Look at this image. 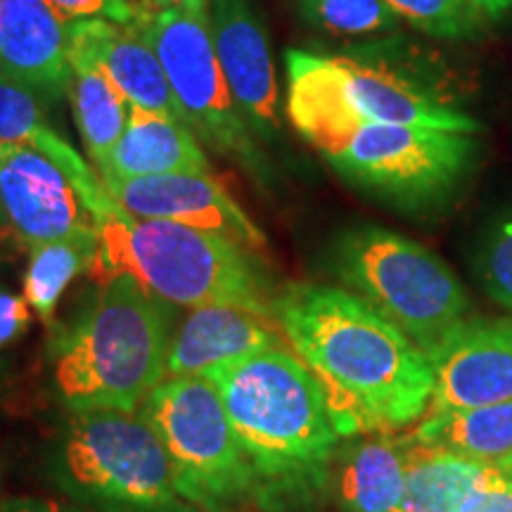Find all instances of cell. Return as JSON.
I'll use <instances>...</instances> for the list:
<instances>
[{"mask_svg": "<svg viewBox=\"0 0 512 512\" xmlns=\"http://www.w3.org/2000/svg\"><path fill=\"white\" fill-rule=\"evenodd\" d=\"M273 318L287 347L318 380L342 439L394 434L430 411V356L347 287H285L275 297Z\"/></svg>", "mask_w": 512, "mask_h": 512, "instance_id": "cell-1", "label": "cell"}, {"mask_svg": "<svg viewBox=\"0 0 512 512\" xmlns=\"http://www.w3.org/2000/svg\"><path fill=\"white\" fill-rule=\"evenodd\" d=\"M202 377L219 389L259 512H316L332 491L342 437L323 389L290 347H271Z\"/></svg>", "mask_w": 512, "mask_h": 512, "instance_id": "cell-2", "label": "cell"}, {"mask_svg": "<svg viewBox=\"0 0 512 512\" xmlns=\"http://www.w3.org/2000/svg\"><path fill=\"white\" fill-rule=\"evenodd\" d=\"M93 221L98 254L88 275L98 285L128 275L171 306H238L275 320L278 292L256 249L209 230L140 219L121 209L112 195Z\"/></svg>", "mask_w": 512, "mask_h": 512, "instance_id": "cell-3", "label": "cell"}, {"mask_svg": "<svg viewBox=\"0 0 512 512\" xmlns=\"http://www.w3.org/2000/svg\"><path fill=\"white\" fill-rule=\"evenodd\" d=\"M174 306L128 275L100 283L93 302L50 349V384L69 413L140 411L166 380Z\"/></svg>", "mask_w": 512, "mask_h": 512, "instance_id": "cell-4", "label": "cell"}, {"mask_svg": "<svg viewBox=\"0 0 512 512\" xmlns=\"http://www.w3.org/2000/svg\"><path fill=\"white\" fill-rule=\"evenodd\" d=\"M287 119L311 147L356 124H406L482 136L484 124L422 79L358 55L285 50Z\"/></svg>", "mask_w": 512, "mask_h": 512, "instance_id": "cell-5", "label": "cell"}, {"mask_svg": "<svg viewBox=\"0 0 512 512\" xmlns=\"http://www.w3.org/2000/svg\"><path fill=\"white\" fill-rule=\"evenodd\" d=\"M46 477L95 512H171L178 496L162 439L140 411L69 413L46 453Z\"/></svg>", "mask_w": 512, "mask_h": 512, "instance_id": "cell-6", "label": "cell"}, {"mask_svg": "<svg viewBox=\"0 0 512 512\" xmlns=\"http://www.w3.org/2000/svg\"><path fill=\"white\" fill-rule=\"evenodd\" d=\"M330 271L430 361L470 313L465 287L437 254L382 226L339 233L330 247Z\"/></svg>", "mask_w": 512, "mask_h": 512, "instance_id": "cell-7", "label": "cell"}, {"mask_svg": "<svg viewBox=\"0 0 512 512\" xmlns=\"http://www.w3.org/2000/svg\"><path fill=\"white\" fill-rule=\"evenodd\" d=\"M356 190L418 214L451 200L475 169L479 136L406 124H356L316 145Z\"/></svg>", "mask_w": 512, "mask_h": 512, "instance_id": "cell-8", "label": "cell"}, {"mask_svg": "<svg viewBox=\"0 0 512 512\" xmlns=\"http://www.w3.org/2000/svg\"><path fill=\"white\" fill-rule=\"evenodd\" d=\"M162 439L178 496L209 512L249 503V470L219 389L207 377H166L140 406Z\"/></svg>", "mask_w": 512, "mask_h": 512, "instance_id": "cell-9", "label": "cell"}, {"mask_svg": "<svg viewBox=\"0 0 512 512\" xmlns=\"http://www.w3.org/2000/svg\"><path fill=\"white\" fill-rule=\"evenodd\" d=\"M136 27L155 48L190 131L256 181H264L271 166L228 88L211 36L209 5L143 12Z\"/></svg>", "mask_w": 512, "mask_h": 512, "instance_id": "cell-10", "label": "cell"}, {"mask_svg": "<svg viewBox=\"0 0 512 512\" xmlns=\"http://www.w3.org/2000/svg\"><path fill=\"white\" fill-rule=\"evenodd\" d=\"M0 219L29 249L55 240L98 238L67 166L31 145H0Z\"/></svg>", "mask_w": 512, "mask_h": 512, "instance_id": "cell-11", "label": "cell"}, {"mask_svg": "<svg viewBox=\"0 0 512 512\" xmlns=\"http://www.w3.org/2000/svg\"><path fill=\"white\" fill-rule=\"evenodd\" d=\"M216 55L238 110L256 140L280 136V91L268 31L254 0H209Z\"/></svg>", "mask_w": 512, "mask_h": 512, "instance_id": "cell-12", "label": "cell"}, {"mask_svg": "<svg viewBox=\"0 0 512 512\" xmlns=\"http://www.w3.org/2000/svg\"><path fill=\"white\" fill-rule=\"evenodd\" d=\"M102 183L121 209L140 219L209 230L252 249L266 245L261 228L214 174H157Z\"/></svg>", "mask_w": 512, "mask_h": 512, "instance_id": "cell-13", "label": "cell"}, {"mask_svg": "<svg viewBox=\"0 0 512 512\" xmlns=\"http://www.w3.org/2000/svg\"><path fill=\"white\" fill-rule=\"evenodd\" d=\"M430 411L512 401V318H467L432 358Z\"/></svg>", "mask_w": 512, "mask_h": 512, "instance_id": "cell-14", "label": "cell"}, {"mask_svg": "<svg viewBox=\"0 0 512 512\" xmlns=\"http://www.w3.org/2000/svg\"><path fill=\"white\" fill-rule=\"evenodd\" d=\"M0 72L57 102L72 79V22L46 0H0Z\"/></svg>", "mask_w": 512, "mask_h": 512, "instance_id": "cell-15", "label": "cell"}, {"mask_svg": "<svg viewBox=\"0 0 512 512\" xmlns=\"http://www.w3.org/2000/svg\"><path fill=\"white\" fill-rule=\"evenodd\" d=\"M72 50L91 57L133 107L169 114L185 124L169 76L136 22L114 24L107 19L72 22Z\"/></svg>", "mask_w": 512, "mask_h": 512, "instance_id": "cell-16", "label": "cell"}, {"mask_svg": "<svg viewBox=\"0 0 512 512\" xmlns=\"http://www.w3.org/2000/svg\"><path fill=\"white\" fill-rule=\"evenodd\" d=\"M275 320L238 306H200L171 335L166 377H195L278 347Z\"/></svg>", "mask_w": 512, "mask_h": 512, "instance_id": "cell-17", "label": "cell"}, {"mask_svg": "<svg viewBox=\"0 0 512 512\" xmlns=\"http://www.w3.org/2000/svg\"><path fill=\"white\" fill-rule=\"evenodd\" d=\"M415 434H361L339 446L332 494L342 512H396L406 491Z\"/></svg>", "mask_w": 512, "mask_h": 512, "instance_id": "cell-18", "label": "cell"}, {"mask_svg": "<svg viewBox=\"0 0 512 512\" xmlns=\"http://www.w3.org/2000/svg\"><path fill=\"white\" fill-rule=\"evenodd\" d=\"M102 181L157 174H211L200 138L181 119L131 105L126 131L98 171Z\"/></svg>", "mask_w": 512, "mask_h": 512, "instance_id": "cell-19", "label": "cell"}, {"mask_svg": "<svg viewBox=\"0 0 512 512\" xmlns=\"http://www.w3.org/2000/svg\"><path fill=\"white\" fill-rule=\"evenodd\" d=\"M420 444L496 465L512 456V401L463 411H430L413 432Z\"/></svg>", "mask_w": 512, "mask_h": 512, "instance_id": "cell-20", "label": "cell"}, {"mask_svg": "<svg viewBox=\"0 0 512 512\" xmlns=\"http://www.w3.org/2000/svg\"><path fill=\"white\" fill-rule=\"evenodd\" d=\"M69 102L76 128L86 145L95 171L105 166L107 157L119 143L131 117V102L91 57L72 50V79H69Z\"/></svg>", "mask_w": 512, "mask_h": 512, "instance_id": "cell-21", "label": "cell"}, {"mask_svg": "<svg viewBox=\"0 0 512 512\" xmlns=\"http://www.w3.org/2000/svg\"><path fill=\"white\" fill-rule=\"evenodd\" d=\"M496 475V465L451 456L415 439L406 491L396 512H460L465 498Z\"/></svg>", "mask_w": 512, "mask_h": 512, "instance_id": "cell-22", "label": "cell"}, {"mask_svg": "<svg viewBox=\"0 0 512 512\" xmlns=\"http://www.w3.org/2000/svg\"><path fill=\"white\" fill-rule=\"evenodd\" d=\"M98 254V238H69L46 242L29 249V264L24 271L22 297L38 318H55L64 290L76 275L88 273Z\"/></svg>", "mask_w": 512, "mask_h": 512, "instance_id": "cell-23", "label": "cell"}, {"mask_svg": "<svg viewBox=\"0 0 512 512\" xmlns=\"http://www.w3.org/2000/svg\"><path fill=\"white\" fill-rule=\"evenodd\" d=\"M297 5L309 27L335 38H380L401 27L384 0H297Z\"/></svg>", "mask_w": 512, "mask_h": 512, "instance_id": "cell-24", "label": "cell"}, {"mask_svg": "<svg viewBox=\"0 0 512 512\" xmlns=\"http://www.w3.org/2000/svg\"><path fill=\"white\" fill-rule=\"evenodd\" d=\"M401 22L441 41H465L482 31L484 17L470 0H384Z\"/></svg>", "mask_w": 512, "mask_h": 512, "instance_id": "cell-25", "label": "cell"}, {"mask_svg": "<svg viewBox=\"0 0 512 512\" xmlns=\"http://www.w3.org/2000/svg\"><path fill=\"white\" fill-rule=\"evenodd\" d=\"M48 102L27 83L0 72V145L36 147L48 131Z\"/></svg>", "mask_w": 512, "mask_h": 512, "instance_id": "cell-26", "label": "cell"}, {"mask_svg": "<svg viewBox=\"0 0 512 512\" xmlns=\"http://www.w3.org/2000/svg\"><path fill=\"white\" fill-rule=\"evenodd\" d=\"M477 268L489 297L512 311V211L498 216L486 230Z\"/></svg>", "mask_w": 512, "mask_h": 512, "instance_id": "cell-27", "label": "cell"}, {"mask_svg": "<svg viewBox=\"0 0 512 512\" xmlns=\"http://www.w3.org/2000/svg\"><path fill=\"white\" fill-rule=\"evenodd\" d=\"M69 22L83 19H107L114 24H133L140 10L131 0H46Z\"/></svg>", "mask_w": 512, "mask_h": 512, "instance_id": "cell-28", "label": "cell"}, {"mask_svg": "<svg viewBox=\"0 0 512 512\" xmlns=\"http://www.w3.org/2000/svg\"><path fill=\"white\" fill-rule=\"evenodd\" d=\"M31 323V306L22 294L0 287V349L8 347L27 332Z\"/></svg>", "mask_w": 512, "mask_h": 512, "instance_id": "cell-29", "label": "cell"}, {"mask_svg": "<svg viewBox=\"0 0 512 512\" xmlns=\"http://www.w3.org/2000/svg\"><path fill=\"white\" fill-rule=\"evenodd\" d=\"M460 512H512V484L505 482L501 472L489 482L479 484L465 498Z\"/></svg>", "mask_w": 512, "mask_h": 512, "instance_id": "cell-30", "label": "cell"}, {"mask_svg": "<svg viewBox=\"0 0 512 512\" xmlns=\"http://www.w3.org/2000/svg\"><path fill=\"white\" fill-rule=\"evenodd\" d=\"M3 512H95V510L69 501V498L12 496V498H5Z\"/></svg>", "mask_w": 512, "mask_h": 512, "instance_id": "cell-31", "label": "cell"}, {"mask_svg": "<svg viewBox=\"0 0 512 512\" xmlns=\"http://www.w3.org/2000/svg\"><path fill=\"white\" fill-rule=\"evenodd\" d=\"M484 19H501L512 10V0H470Z\"/></svg>", "mask_w": 512, "mask_h": 512, "instance_id": "cell-32", "label": "cell"}, {"mask_svg": "<svg viewBox=\"0 0 512 512\" xmlns=\"http://www.w3.org/2000/svg\"><path fill=\"white\" fill-rule=\"evenodd\" d=\"M181 5H209V0H143V12H157L166 8H181Z\"/></svg>", "mask_w": 512, "mask_h": 512, "instance_id": "cell-33", "label": "cell"}, {"mask_svg": "<svg viewBox=\"0 0 512 512\" xmlns=\"http://www.w3.org/2000/svg\"><path fill=\"white\" fill-rule=\"evenodd\" d=\"M496 467H498V472H501V475H503L505 482L512 484V456L501 460V463H496Z\"/></svg>", "mask_w": 512, "mask_h": 512, "instance_id": "cell-34", "label": "cell"}, {"mask_svg": "<svg viewBox=\"0 0 512 512\" xmlns=\"http://www.w3.org/2000/svg\"><path fill=\"white\" fill-rule=\"evenodd\" d=\"M171 512H209V510L195 508V505H183V508H178V510H171Z\"/></svg>", "mask_w": 512, "mask_h": 512, "instance_id": "cell-35", "label": "cell"}, {"mask_svg": "<svg viewBox=\"0 0 512 512\" xmlns=\"http://www.w3.org/2000/svg\"><path fill=\"white\" fill-rule=\"evenodd\" d=\"M5 235H12V233L8 230V226H5V223H3V219H0V240H3Z\"/></svg>", "mask_w": 512, "mask_h": 512, "instance_id": "cell-36", "label": "cell"}, {"mask_svg": "<svg viewBox=\"0 0 512 512\" xmlns=\"http://www.w3.org/2000/svg\"><path fill=\"white\" fill-rule=\"evenodd\" d=\"M3 503H5V498H3V491H0V512H3Z\"/></svg>", "mask_w": 512, "mask_h": 512, "instance_id": "cell-37", "label": "cell"}]
</instances>
